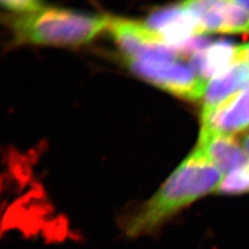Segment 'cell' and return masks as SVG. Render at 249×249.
<instances>
[{
  "label": "cell",
  "instance_id": "cell-11",
  "mask_svg": "<svg viewBox=\"0 0 249 249\" xmlns=\"http://www.w3.org/2000/svg\"><path fill=\"white\" fill-rule=\"evenodd\" d=\"M2 5L7 9L24 14H33L45 9L43 0H1Z\"/></svg>",
  "mask_w": 249,
  "mask_h": 249
},
{
  "label": "cell",
  "instance_id": "cell-6",
  "mask_svg": "<svg viewBox=\"0 0 249 249\" xmlns=\"http://www.w3.org/2000/svg\"><path fill=\"white\" fill-rule=\"evenodd\" d=\"M146 24L183 55L202 47L201 42L194 41L200 37L194 19L181 5L153 12Z\"/></svg>",
  "mask_w": 249,
  "mask_h": 249
},
{
  "label": "cell",
  "instance_id": "cell-3",
  "mask_svg": "<svg viewBox=\"0 0 249 249\" xmlns=\"http://www.w3.org/2000/svg\"><path fill=\"white\" fill-rule=\"evenodd\" d=\"M129 69L144 80L182 98L196 101L204 97L208 80L191 66L175 60H137L124 57Z\"/></svg>",
  "mask_w": 249,
  "mask_h": 249
},
{
  "label": "cell",
  "instance_id": "cell-4",
  "mask_svg": "<svg viewBox=\"0 0 249 249\" xmlns=\"http://www.w3.org/2000/svg\"><path fill=\"white\" fill-rule=\"evenodd\" d=\"M108 30L121 48L124 57L137 60H175L182 53L168 45L146 23L110 18Z\"/></svg>",
  "mask_w": 249,
  "mask_h": 249
},
{
  "label": "cell",
  "instance_id": "cell-5",
  "mask_svg": "<svg viewBox=\"0 0 249 249\" xmlns=\"http://www.w3.org/2000/svg\"><path fill=\"white\" fill-rule=\"evenodd\" d=\"M180 5L194 19L200 36L249 35V12L228 0H183Z\"/></svg>",
  "mask_w": 249,
  "mask_h": 249
},
{
  "label": "cell",
  "instance_id": "cell-12",
  "mask_svg": "<svg viewBox=\"0 0 249 249\" xmlns=\"http://www.w3.org/2000/svg\"><path fill=\"white\" fill-rule=\"evenodd\" d=\"M235 60H240L249 64V42L243 45H236Z\"/></svg>",
  "mask_w": 249,
  "mask_h": 249
},
{
  "label": "cell",
  "instance_id": "cell-1",
  "mask_svg": "<svg viewBox=\"0 0 249 249\" xmlns=\"http://www.w3.org/2000/svg\"><path fill=\"white\" fill-rule=\"evenodd\" d=\"M223 177L204 151L196 147L158 192L127 221L125 235L137 238L154 232L180 210L217 190Z\"/></svg>",
  "mask_w": 249,
  "mask_h": 249
},
{
  "label": "cell",
  "instance_id": "cell-10",
  "mask_svg": "<svg viewBox=\"0 0 249 249\" xmlns=\"http://www.w3.org/2000/svg\"><path fill=\"white\" fill-rule=\"evenodd\" d=\"M216 191L223 195H240L249 192V165L224 175Z\"/></svg>",
  "mask_w": 249,
  "mask_h": 249
},
{
  "label": "cell",
  "instance_id": "cell-8",
  "mask_svg": "<svg viewBox=\"0 0 249 249\" xmlns=\"http://www.w3.org/2000/svg\"><path fill=\"white\" fill-rule=\"evenodd\" d=\"M197 147L204 151L223 175L249 165L248 153L234 139L233 135L201 129Z\"/></svg>",
  "mask_w": 249,
  "mask_h": 249
},
{
  "label": "cell",
  "instance_id": "cell-7",
  "mask_svg": "<svg viewBox=\"0 0 249 249\" xmlns=\"http://www.w3.org/2000/svg\"><path fill=\"white\" fill-rule=\"evenodd\" d=\"M249 83V64L234 60L208 81L203 97L201 119L238 93Z\"/></svg>",
  "mask_w": 249,
  "mask_h": 249
},
{
  "label": "cell",
  "instance_id": "cell-13",
  "mask_svg": "<svg viewBox=\"0 0 249 249\" xmlns=\"http://www.w3.org/2000/svg\"><path fill=\"white\" fill-rule=\"evenodd\" d=\"M249 12V0H228Z\"/></svg>",
  "mask_w": 249,
  "mask_h": 249
},
{
  "label": "cell",
  "instance_id": "cell-9",
  "mask_svg": "<svg viewBox=\"0 0 249 249\" xmlns=\"http://www.w3.org/2000/svg\"><path fill=\"white\" fill-rule=\"evenodd\" d=\"M201 129L234 135L249 129V83L226 103L201 119Z\"/></svg>",
  "mask_w": 249,
  "mask_h": 249
},
{
  "label": "cell",
  "instance_id": "cell-2",
  "mask_svg": "<svg viewBox=\"0 0 249 249\" xmlns=\"http://www.w3.org/2000/svg\"><path fill=\"white\" fill-rule=\"evenodd\" d=\"M109 22L110 18L105 16L54 8L8 20L16 44L54 46L86 44L108 29Z\"/></svg>",
  "mask_w": 249,
  "mask_h": 249
}]
</instances>
